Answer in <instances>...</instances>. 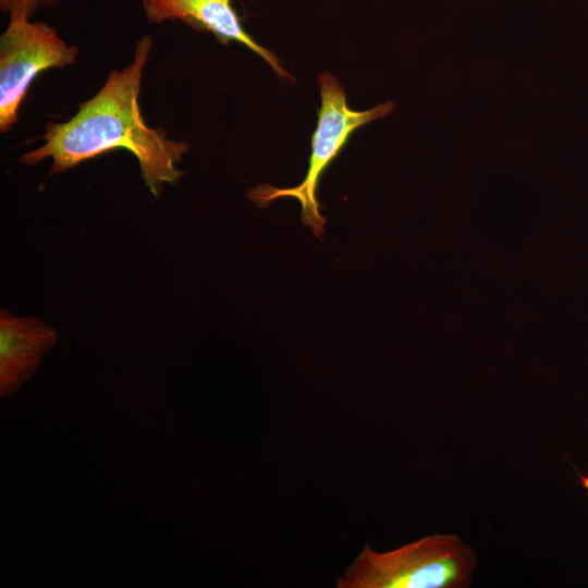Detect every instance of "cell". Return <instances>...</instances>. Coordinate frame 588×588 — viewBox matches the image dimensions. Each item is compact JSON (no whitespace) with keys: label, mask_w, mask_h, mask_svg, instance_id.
<instances>
[{"label":"cell","mask_w":588,"mask_h":588,"mask_svg":"<svg viewBox=\"0 0 588 588\" xmlns=\"http://www.w3.org/2000/svg\"><path fill=\"white\" fill-rule=\"evenodd\" d=\"M152 44L150 36H143L133 60L121 70H111L100 89L81 102L69 120L47 123L40 136L42 145L22 155L21 162L35 166L49 158L52 175L114 149H125L136 158L142 179L155 197L166 185L176 184L183 176L179 163L189 145L169 138L162 127H150L139 108Z\"/></svg>","instance_id":"1"},{"label":"cell","mask_w":588,"mask_h":588,"mask_svg":"<svg viewBox=\"0 0 588 588\" xmlns=\"http://www.w3.org/2000/svg\"><path fill=\"white\" fill-rule=\"evenodd\" d=\"M477 556L461 538L436 534L388 552L368 544L338 578L339 588H464Z\"/></svg>","instance_id":"2"},{"label":"cell","mask_w":588,"mask_h":588,"mask_svg":"<svg viewBox=\"0 0 588 588\" xmlns=\"http://www.w3.org/2000/svg\"><path fill=\"white\" fill-rule=\"evenodd\" d=\"M321 106L316 130L311 136L309 167L304 181L294 187L278 188L261 184L248 192V198L259 207L281 197H292L302 207L301 218L315 235L323 233L326 219L320 213L316 196L319 180L324 170L338 157L350 136L360 126L389 115L394 103L387 101L365 111L347 106L346 94L339 79L330 72L320 73Z\"/></svg>","instance_id":"3"},{"label":"cell","mask_w":588,"mask_h":588,"mask_svg":"<svg viewBox=\"0 0 588 588\" xmlns=\"http://www.w3.org/2000/svg\"><path fill=\"white\" fill-rule=\"evenodd\" d=\"M0 36V132L8 133L19 120L20 108L34 79L49 69L76 63L78 48L69 45L46 22L23 14L10 15Z\"/></svg>","instance_id":"4"},{"label":"cell","mask_w":588,"mask_h":588,"mask_svg":"<svg viewBox=\"0 0 588 588\" xmlns=\"http://www.w3.org/2000/svg\"><path fill=\"white\" fill-rule=\"evenodd\" d=\"M233 0H143L148 23L182 22L195 30L211 33L221 44L232 41L244 45L260 56L280 76L293 81L281 66L277 56L256 42L244 29Z\"/></svg>","instance_id":"5"},{"label":"cell","mask_w":588,"mask_h":588,"mask_svg":"<svg viewBox=\"0 0 588 588\" xmlns=\"http://www.w3.org/2000/svg\"><path fill=\"white\" fill-rule=\"evenodd\" d=\"M58 332L34 316L20 317L0 310V395L16 392L36 372L53 347Z\"/></svg>","instance_id":"6"},{"label":"cell","mask_w":588,"mask_h":588,"mask_svg":"<svg viewBox=\"0 0 588 588\" xmlns=\"http://www.w3.org/2000/svg\"><path fill=\"white\" fill-rule=\"evenodd\" d=\"M63 0H0V9L10 15L23 14L29 19L41 8L57 7Z\"/></svg>","instance_id":"7"},{"label":"cell","mask_w":588,"mask_h":588,"mask_svg":"<svg viewBox=\"0 0 588 588\" xmlns=\"http://www.w3.org/2000/svg\"><path fill=\"white\" fill-rule=\"evenodd\" d=\"M579 478H580V485L588 491V477L579 476Z\"/></svg>","instance_id":"8"}]
</instances>
